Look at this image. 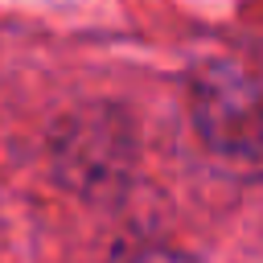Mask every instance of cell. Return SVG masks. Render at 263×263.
<instances>
[{
  "label": "cell",
  "mask_w": 263,
  "mask_h": 263,
  "mask_svg": "<svg viewBox=\"0 0 263 263\" xmlns=\"http://www.w3.org/2000/svg\"><path fill=\"white\" fill-rule=\"evenodd\" d=\"M197 136L218 156L251 160L263 152V82L238 62H205L189 78Z\"/></svg>",
  "instance_id": "1"
}]
</instances>
